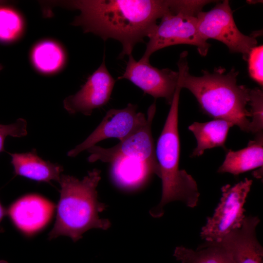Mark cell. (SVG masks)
I'll use <instances>...</instances> for the list:
<instances>
[{
	"mask_svg": "<svg viewBox=\"0 0 263 263\" xmlns=\"http://www.w3.org/2000/svg\"><path fill=\"white\" fill-rule=\"evenodd\" d=\"M0 263H8L7 261L4 260H0Z\"/></svg>",
	"mask_w": 263,
	"mask_h": 263,
	"instance_id": "obj_25",
	"label": "cell"
},
{
	"mask_svg": "<svg viewBox=\"0 0 263 263\" xmlns=\"http://www.w3.org/2000/svg\"><path fill=\"white\" fill-rule=\"evenodd\" d=\"M252 185V180L245 178L234 186L227 184L222 187L220 202L202 228V239L207 242H219L241 226L245 217L244 206Z\"/></svg>",
	"mask_w": 263,
	"mask_h": 263,
	"instance_id": "obj_6",
	"label": "cell"
},
{
	"mask_svg": "<svg viewBox=\"0 0 263 263\" xmlns=\"http://www.w3.org/2000/svg\"><path fill=\"white\" fill-rule=\"evenodd\" d=\"M5 3V1L0 0V6L2 5H3L4 3Z\"/></svg>",
	"mask_w": 263,
	"mask_h": 263,
	"instance_id": "obj_24",
	"label": "cell"
},
{
	"mask_svg": "<svg viewBox=\"0 0 263 263\" xmlns=\"http://www.w3.org/2000/svg\"><path fill=\"white\" fill-rule=\"evenodd\" d=\"M173 256L181 263H233L224 248L207 242L196 250L182 246H177Z\"/></svg>",
	"mask_w": 263,
	"mask_h": 263,
	"instance_id": "obj_18",
	"label": "cell"
},
{
	"mask_svg": "<svg viewBox=\"0 0 263 263\" xmlns=\"http://www.w3.org/2000/svg\"><path fill=\"white\" fill-rule=\"evenodd\" d=\"M255 135L254 140H250L245 148L236 151L231 150L227 151L218 172H227L237 176L258 168H263V132Z\"/></svg>",
	"mask_w": 263,
	"mask_h": 263,
	"instance_id": "obj_15",
	"label": "cell"
},
{
	"mask_svg": "<svg viewBox=\"0 0 263 263\" xmlns=\"http://www.w3.org/2000/svg\"><path fill=\"white\" fill-rule=\"evenodd\" d=\"M234 125L227 121L215 119L206 122H195L188 126V130L194 134L196 147L191 157L200 156L205 150L216 147L226 149L225 143L230 128Z\"/></svg>",
	"mask_w": 263,
	"mask_h": 263,
	"instance_id": "obj_16",
	"label": "cell"
},
{
	"mask_svg": "<svg viewBox=\"0 0 263 263\" xmlns=\"http://www.w3.org/2000/svg\"><path fill=\"white\" fill-rule=\"evenodd\" d=\"M59 3L79 11L73 26L104 41L112 38L120 42L122 50L119 58L132 54L134 46L144 42L170 6V0H73Z\"/></svg>",
	"mask_w": 263,
	"mask_h": 263,
	"instance_id": "obj_1",
	"label": "cell"
},
{
	"mask_svg": "<svg viewBox=\"0 0 263 263\" xmlns=\"http://www.w3.org/2000/svg\"><path fill=\"white\" fill-rule=\"evenodd\" d=\"M7 214V210L3 207L0 202V232H3V229L1 226L0 223L4 217Z\"/></svg>",
	"mask_w": 263,
	"mask_h": 263,
	"instance_id": "obj_23",
	"label": "cell"
},
{
	"mask_svg": "<svg viewBox=\"0 0 263 263\" xmlns=\"http://www.w3.org/2000/svg\"><path fill=\"white\" fill-rule=\"evenodd\" d=\"M101 179V170L94 169L83 179L61 174L60 198L57 206L56 220L48 234L49 240L60 236L77 241L86 231L92 228L108 229L111 224L100 219L98 213L107 207L97 198L96 188Z\"/></svg>",
	"mask_w": 263,
	"mask_h": 263,
	"instance_id": "obj_3",
	"label": "cell"
},
{
	"mask_svg": "<svg viewBox=\"0 0 263 263\" xmlns=\"http://www.w3.org/2000/svg\"><path fill=\"white\" fill-rule=\"evenodd\" d=\"M181 89L179 85L155 149L162 188L160 203L150 211L154 218L161 217L164 207L169 202L180 201L193 208L199 201L200 193L195 180L185 170L179 168L180 147L178 124Z\"/></svg>",
	"mask_w": 263,
	"mask_h": 263,
	"instance_id": "obj_4",
	"label": "cell"
},
{
	"mask_svg": "<svg viewBox=\"0 0 263 263\" xmlns=\"http://www.w3.org/2000/svg\"><path fill=\"white\" fill-rule=\"evenodd\" d=\"M196 17L198 30L204 39L220 41L231 53L242 54L245 60L251 49L257 46L254 37L243 34L237 28L227 0L217 3L209 11L200 12Z\"/></svg>",
	"mask_w": 263,
	"mask_h": 263,
	"instance_id": "obj_7",
	"label": "cell"
},
{
	"mask_svg": "<svg viewBox=\"0 0 263 263\" xmlns=\"http://www.w3.org/2000/svg\"><path fill=\"white\" fill-rule=\"evenodd\" d=\"M27 122L23 118H19L12 124H0V152L4 150V144L6 137H21L27 134Z\"/></svg>",
	"mask_w": 263,
	"mask_h": 263,
	"instance_id": "obj_22",
	"label": "cell"
},
{
	"mask_svg": "<svg viewBox=\"0 0 263 263\" xmlns=\"http://www.w3.org/2000/svg\"><path fill=\"white\" fill-rule=\"evenodd\" d=\"M148 37L149 40L145 51L140 59L144 61H150V57L153 53L169 46H195L202 56L207 55L210 47V44L199 34L197 17L183 12H174L170 7Z\"/></svg>",
	"mask_w": 263,
	"mask_h": 263,
	"instance_id": "obj_5",
	"label": "cell"
},
{
	"mask_svg": "<svg viewBox=\"0 0 263 263\" xmlns=\"http://www.w3.org/2000/svg\"><path fill=\"white\" fill-rule=\"evenodd\" d=\"M260 222L257 216L245 217L240 228L212 243L224 248L233 263H263V249L256 235Z\"/></svg>",
	"mask_w": 263,
	"mask_h": 263,
	"instance_id": "obj_13",
	"label": "cell"
},
{
	"mask_svg": "<svg viewBox=\"0 0 263 263\" xmlns=\"http://www.w3.org/2000/svg\"><path fill=\"white\" fill-rule=\"evenodd\" d=\"M125 70L118 80L127 79L145 93L155 98H164L170 105L179 84V72L168 68L159 69L150 61L136 60L129 55Z\"/></svg>",
	"mask_w": 263,
	"mask_h": 263,
	"instance_id": "obj_10",
	"label": "cell"
},
{
	"mask_svg": "<svg viewBox=\"0 0 263 263\" xmlns=\"http://www.w3.org/2000/svg\"><path fill=\"white\" fill-rule=\"evenodd\" d=\"M116 80L105 64V56L99 67L90 75L85 84L75 94L63 100V107L68 113H81L86 116L109 101Z\"/></svg>",
	"mask_w": 263,
	"mask_h": 263,
	"instance_id": "obj_11",
	"label": "cell"
},
{
	"mask_svg": "<svg viewBox=\"0 0 263 263\" xmlns=\"http://www.w3.org/2000/svg\"><path fill=\"white\" fill-rule=\"evenodd\" d=\"M137 110V106L131 103L122 109L109 110L92 133L83 142L69 150L67 155L75 157L103 140L116 138L121 141L137 132L145 126L147 117Z\"/></svg>",
	"mask_w": 263,
	"mask_h": 263,
	"instance_id": "obj_9",
	"label": "cell"
},
{
	"mask_svg": "<svg viewBox=\"0 0 263 263\" xmlns=\"http://www.w3.org/2000/svg\"><path fill=\"white\" fill-rule=\"evenodd\" d=\"M251 119L249 132L254 134L262 132L263 129V92L259 88L250 90L249 101Z\"/></svg>",
	"mask_w": 263,
	"mask_h": 263,
	"instance_id": "obj_20",
	"label": "cell"
},
{
	"mask_svg": "<svg viewBox=\"0 0 263 263\" xmlns=\"http://www.w3.org/2000/svg\"><path fill=\"white\" fill-rule=\"evenodd\" d=\"M54 204L37 194L25 195L12 203L7 214L16 228L27 235L42 229L50 221Z\"/></svg>",
	"mask_w": 263,
	"mask_h": 263,
	"instance_id": "obj_12",
	"label": "cell"
},
{
	"mask_svg": "<svg viewBox=\"0 0 263 263\" xmlns=\"http://www.w3.org/2000/svg\"><path fill=\"white\" fill-rule=\"evenodd\" d=\"M155 112L156 104L154 102L148 108L145 126L115 146L105 148L95 145L88 149L87 150L90 155L88 161L111 164L120 159H133L143 162L159 171L151 132Z\"/></svg>",
	"mask_w": 263,
	"mask_h": 263,
	"instance_id": "obj_8",
	"label": "cell"
},
{
	"mask_svg": "<svg viewBox=\"0 0 263 263\" xmlns=\"http://www.w3.org/2000/svg\"><path fill=\"white\" fill-rule=\"evenodd\" d=\"M24 28L21 16L16 10L0 6V40L10 42L21 36Z\"/></svg>",
	"mask_w": 263,
	"mask_h": 263,
	"instance_id": "obj_19",
	"label": "cell"
},
{
	"mask_svg": "<svg viewBox=\"0 0 263 263\" xmlns=\"http://www.w3.org/2000/svg\"><path fill=\"white\" fill-rule=\"evenodd\" d=\"M188 52H183L178 62L181 87L188 89L195 97L204 112L215 119H222L249 132L251 119L247 109L250 89L237 84L238 72L234 69L226 73L218 68L195 76L188 71Z\"/></svg>",
	"mask_w": 263,
	"mask_h": 263,
	"instance_id": "obj_2",
	"label": "cell"
},
{
	"mask_svg": "<svg viewBox=\"0 0 263 263\" xmlns=\"http://www.w3.org/2000/svg\"><path fill=\"white\" fill-rule=\"evenodd\" d=\"M34 67L44 74L56 73L62 69L66 61L64 49L56 42L45 40L35 45L31 53Z\"/></svg>",
	"mask_w": 263,
	"mask_h": 263,
	"instance_id": "obj_17",
	"label": "cell"
},
{
	"mask_svg": "<svg viewBox=\"0 0 263 263\" xmlns=\"http://www.w3.org/2000/svg\"><path fill=\"white\" fill-rule=\"evenodd\" d=\"M3 67L1 64H0V71L2 69Z\"/></svg>",
	"mask_w": 263,
	"mask_h": 263,
	"instance_id": "obj_26",
	"label": "cell"
},
{
	"mask_svg": "<svg viewBox=\"0 0 263 263\" xmlns=\"http://www.w3.org/2000/svg\"><path fill=\"white\" fill-rule=\"evenodd\" d=\"M250 77L261 86L263 85V46H256L250 51L247 57Z\"/></svg>",
	"mask_w": 263,
	"mask_h": 263,
	"instance_id": "obj_21",
	"label": "cell"
},
{
	"mask_svg": "<svg viewBox=\"0 0 263 263\" xmlns=\"http://www.w3.org/2000/svg\"><path fill=\"white\" fill-rule=\"evenodd\" d=\"M10 154L15 175L38 182H59L63 167L58 164L44 160L38 156L36 150Z\"/></svg>",
	"mask_w": 263,
	"mask_h": 263,
	"instance_id": "obj_14",
	"label": "cell"
}]
</instances>
